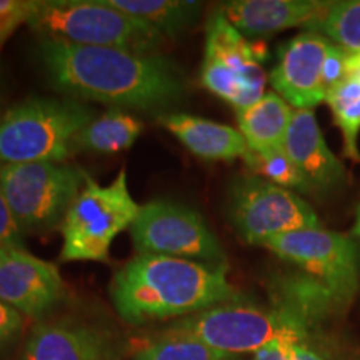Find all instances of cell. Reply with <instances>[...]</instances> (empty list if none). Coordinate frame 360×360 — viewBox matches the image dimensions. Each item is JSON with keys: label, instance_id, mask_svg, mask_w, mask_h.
<instances>
[{"label": "cell", "instance_id": "obj_12", "mask_svg": "<svg viewBox=\"0 0 360 360\" xmlns=\"http://www.w3.org/2000/svg\"><path fill=\"white\" fill-rule=\"evenodd\" d=\"M65 294L57 265L24 247H0V300L32 319L56 310Z\"/></svg>", "mask_w": 360, "mask_h": 360}, {"label": "cell", "instance_id": "obj_17", "mask_svg": "<svg viewBox=\"0 0 360 360\" xmlns=\"http://www.w3.org/2000/svg\"><path fill=\"white\" fill-rule=\"evenodd\" d=\"M294 109L276 92L264 94L262 98L244 110L237 112L238 132L247 147L255 152L283 147Z\"/></svg>", "mask_w": 360, "mask_h": 360}, {"label": "cell", "instance_id": "obj_19", "mask_svg": "<svg viewBox=\"0 0 360 360\" xmlns=\"http://www.w3.org/2000/svg\"><path fill=\"white\" fill-rule=\"evenodd\" d=\"M110 7L137 17L165 37H175L199 20L200 2L186 0H105Z\"/></svg>", "mask_w": 360, "mask_h": 360}, {"label": "cell", "instance_id": "obj_30", "mask_svg": "<svg viewBox=\"0 0 360 360\" xmlns=\"http://www.w3.org/2000/svg\"><path fill=\"white\" fill-rule=\"evenodd\" d=\"M352 233H354V236L360 237V205H359V210H357V219H355V224H354Z\"/></svg>", "mask_w": 360, "mask_h": 360}, {"label": "cell", "instance_id": "obj_18", "mask_svg": "<svg viewBox=\"0 0 360 360\" xmlns=\"http://www.w3.org/2000/svg\"><path fill=\"white\" fill-rule=\"evenodd\" d=\"M142 130L143 124L139 117L122 109H110L96 117L80 132L77 148L101 155L119 154L134 146Z\"/></svg>", "mask_w": 360, "mask_h": 360}, {"label": "cell", "instance_id": "obj_3", "mask_svg": "<svg viewBox=\"0 0 360 360\" xmlns=\"http://www.w3.org/2000/svg\"><path fill=\"white\" fill-rule=\"evenodd\" d=\"M264 247L305 274L289 278L287 290L310 321L330 309H344L354 299L359 250L352 238L319 227L274 237Z\"/></svg>", "mask_w": 360, "mask_h": 360}, {"label": "cell", "instance_id": "obj_14", "mask_svg": "<svg viewBox=\"0 0 360 360\" xmlns=\"http://www.w3.org/2000/svg\"><path fill=\"white\" fill-rule=\"evenodd\" d=\"M283 150L299 169L312 195L328 193L344 186V165L327 147L312 109H294Z\"/></svg>", "mask_w": 360, "mask_h": 360}, {"label": "cell", "instance_id": "obj_21", "mask_svg": "<svg viewBox=\"0 0 360 360\" xmlns=\"http://www.w3.org/2000/svg\"><path fill=\"white\" fill-rule=\"evenodd\" d=\"M132 360H236V355L217 352L192 337L164 328L146 342Z\"/></svg>", "mask_w": 360, "mask_h": 360}, {"label": "cell", "instance_id": "obj_4", "mask_svg": "<svg viewBox=\"0 0 360 360\" xmlns=\"http://www.w3.org/2000/svg\"><path fill=\"white\" fill-rule=\"evenodd\" d=\"M96 110L75 98L27 97L0 115V162H64Z\"/></svg>", "mask_w": 360, "mask_h": 360}, {"label": "cell", "instance_id": "obj_10", "mask_svg": "<svg viewBox=\"0 0 360 360\" xmlns=\"http://www.w3.org/2000/svg\"><path fill=\"white\" fill-rule=\"evenodd\" d=\"M139 254L170 255L205 264H225V252L204 217L192 207L157 199L141 207L132 227Z\"/></svg>", "mask_w": 360, "mask_h": 360}, {"label": "cell", "instance_id": "obj_26", "mask_svg": "<svg viewBox=\"0 0 360 360\" xmlns=\"http://www.w3.org/2000/svg\"><path fill=\"white\" fill-rule=\"evenodd\" d=\"M305 335L307 334L300 330L285 332L259 349L252 360H292L294 347L300 342H305Z\"/></svg>", "mask_w": 360, "mask_h": 360}, {"label": "cell", "instance_id": "obj_27", "mask_svg": "<svg viewBox=\"0 0 360 360\" xmlns=\"http://www.w3.org/2000/svg\"><path fill=\"white\" fill-rule=\"evenodd\" d=\"M0 247H24L22 231L15 222L2 191H0Z\"/></svg>", "mask_w": 360, "mask_h": 360}, {"label": "cell", "instance_id": "obj_24", "mask_svg": "<svg viewBox=\"0 0 360 360\" xmlns=\"http://www.w3.org/2000/svg\"><path fill=\"white\" fill-rule=\"evenodd\" d=\"M32 4L34 0H0V47L20 24H27Z\"/></svg>", "mask_w": 360, "mask_h": 360}, {"label": "cell", "instance_id": "obj_25", "mask_svg": "<svg viewBox=\"0 0 360 360\" xmlns=\"http://www.w3.org/2000/svg\"><path fill=\"white\" fill-rule=\"evenodd\" d=\"M349 52L330 44L322 67V84L323 90H326V97L332 89H335L337 85L349 77Z\"/></svg>", "mask_w": 360, "mask_h": 360}, {"label": "cell", "instance_id": "obj_5", "mask_svg": "<svg viewBox=\"0 0 360 360\" xmlns=\"http://www.w3.org/2000/svg\"><path fill=\"white\" fill-rule=\"evenodd\" d=\"M27 25L40 39L159 53L165 35L105 0H34Z\"/></svg>", "mask_w": 360, "mask_h": 360}, {"label": "cell", "instance_id": "obj_9", "mask_svg": "<svg viewBox=\"0 0 360 360\" xmlns=\"http://www.w3.org/2000/svg\"><path fill=\"white\" fill-rule=\"evenodd\" d=\"M227 214L238 237L250 245H264L283 233L322 227L319 215L299 193L252 174L233 179Z\"/></svg>", "mask_w": 360, "mask_h": 360}, {"label": "cell", "instance_id": "obj_29", "mask_svg": "<svg viewBox=\"0 0 360 360\" xmlns=\"http://www.w3.org/2000/svg\"><path fill=\"white\" fill-rule=\"evenodd\" d=\"M292 360H326L322 355L314 352L312 349L305 345V342H300L294 347V354H292Z\"/></svg>", "mask_w": 360, "mask_h": 360}, {"label": "cell", "instance_id": "obj_8", "mask_svg": "<svg viewBox=\"0 0 360 360\" xmlns=\"http://www.w3.org/2000/svg\"><path fill=\"white\" fill-rule=\"evenodd\" d=\"M165 328L229 355L255 354L270 340L290 330L307 334V327L290 314L277 307H259L240 299L192 314Z\"/></svg>", "mask_w": 360, "mask_h": 360}, {"label": "cell", "instance_id": "obj_15", "mask_svg": "<svg viewBox=\"0 0 360 360\" xmlns=\"http://www.w3.org/2000/svg\"><path fill=\"white\" fill-rule=\"evenodd\" d=\"M330 2L319 0H232L219 11L242 35L262 37L321 19Z\"/></svg>", "mask_w": 360, "mask_h": 360}, {"label": "cell", "instance_id": "obj_28", "mask_svg": "<svg viewBox=\"0 0 360 360\" xmlns=\"http://www.w3.org/2000/svg\"><path fill=\"white\" fill-rule=\"evenodd\" d=\"M22 328H24L22 314L0 300V349L15 340Z\"/></svg>", "mask_w": 360, "mask_h": 360}, {"label": "cell", "instance_id": "obj_31", "mask_svg": "<svg viewBox=\"0 0 360 360\" xmlns=\"http://www.w3.org/2000/svg\"><path fill=\"white\" fill-rule=\"evenodd\" d=\"M360 65V52L359 53H350L349 57V67Z\"/></svg>", "mask_w": 360, "mask_h": 360}, {"label": "cell", "instance_id": "obj_23", "mask_svg": "<svg viewBox=\"0 0 360 360\" xmlns=\"http://www.w3.org/2000/svg\"><path fill=\"white\" fill-rule=\"evenodd\" d=\"M334 122L344 139V152L349 159L360 162L359 135H360V101L332 107Z\"/></svg>", "mask_w": 360, "mask_h": 360}, {"label": "cell", "instance_id": "obj_20", "mask_svg": "<svg viewBox=\"0 0 360 360\" xmlns=\"http://www.w3.org/2000/svg\"><path fill=\"white\" fill-rule=\"evenodd\" d=\"M309 32H315L349 53L360 52V0L330 2L321 19L310 24Z\"/></svg>", "mask_w": 360, "mask_h": 360}, {"label": "cell", "instance_id": "obj_13", "mask_svg": "<svg viewBox=\"0 0 360 360\" xmlns=\"http://www.w3.org/2000/svg\"><path fill=\"white\" fill-rule=\"evenodd\" d=\"M330 40L315 32L295 35L278 49L270 84L292 109H312L326 102L322 67Z\"/></svg>", "mask_w": 360, "mask_h": 360}, {"label": "cell", "instance_id": "obj_2", "mask_svg": "<svg viewBox=\"0 0 360 360\" xmlns=\"http://www.w3.org/2000/svg\"><path fill=\"white\" fill-rule=\"evenodd\" d=\"M114 309L129 326L188 317L240 294L227 278V265L170 255L139 254L110 282Z\"/></svg>", "mask_w": 360, "mask_h": 360}, {"label": "cell", "instance_id": "obj_22", "mask_svg": "<svg viewBox=\"0 0 360 360\" xmlns=\"http://www.w3.org/2000/svg\"><path fill=\"white\" fill-rule=\"evenodd\" d=\"M242 159H244L252 175H257V177L267 180V182L276 184L278 187L289 188V191L295 193H309V195H312L307 182L300 175L299 169L295 167L290 157L287 155V152L283 150V147L265 152H255L249 148Z\"/></svg>", "mask_w": 360, "mask_h": 360}, {"label": "cell", "instance_id": "obj_6", "mask_svg": "<svg viewBox=\"0 0 360 360\" xmlns=\"http://www.w3.org/2000/svg\"><path fill=\"white\" fill-rule=\"evenodd\" d=\"M141 207L129 191L125 169L109 186H98L96 179L84 174L82 188L62 222L64 247L60 260L109 262L112 242L132 227Z\"/></svg>", "mask_w": 360, "mask_h": 360}, {"label": "cell", "instance_id": "obj_11", "mask_svg": "<svg viewBox=\"0 0 360 360\" xmlns=\"http://www.w3.org/2000/svg\"><path fill=\"white\" fill-rule=\"evenodd\" d=\"M127 350L109 323L69 315L35 326L22 360H124Z\"/></svg>", "mask_w": 360, "mask_h": 360}, {"label": "cell", "instance_id": "obj_7", "mask_svg": "<svg viewBox=\"0 0 360 360\" xmlns=\"http://www.w3.org/2000/svg\"><path fill=\"white\" fill-rule=\"evenodd\" d=\"M84 174L65 162L0 165V191L22 233L49 232L64 222Z\"/></svg>", "mask_w": 360, "mask_h": 360}, {"label": "cell", "instance_id": "obj_16", "mask_svg": "<svg viewBox=\"0 0 360 360\" xmlns=\"http://www.w3.org/2000/svg\"><path fill=\"white\" fill-rule=\"evenodd\" d=\"M159 122L188 152L204 160L242 159L249 150L245 139L238 130L204 117L164 114L159 117Z\"/></svg>", "mask_w": 360, "mask_h": 360}, {"label": "cell", "instance_id": "obj_1", "mask_svg": "<svg viewBox=\"0 0 360 360\" xmlns=\"http://www.w3.org/2000/svg\"><path fill=\"white\" fill-rule=\"evenodd\" d=\"M37 60L53 90L80 102L162 110L179 105L186 97V75L162 53L40 39Z\"/></svg>", "mask_w": 360, "mask_h": 360}]
</instances>
